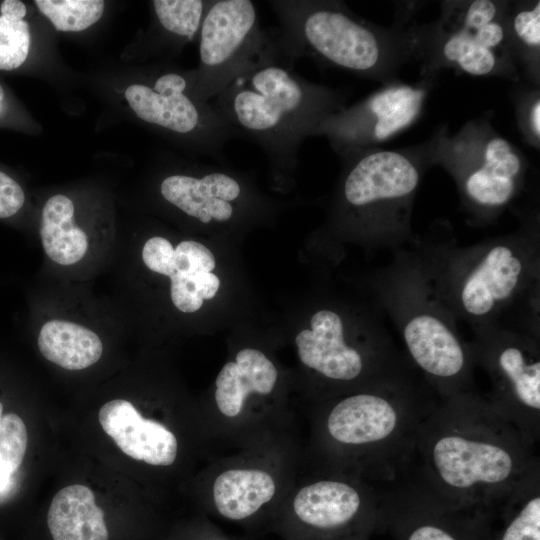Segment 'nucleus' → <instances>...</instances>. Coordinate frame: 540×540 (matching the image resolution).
Instances as JSON below:
<instances>
[{"mask_svg":"<svg viewBox=\"0 0 540 540\" xmlns=\"http://www.w3.org/2000/svg\"><path fill=\"white\" fill-rule=\"evenodd\" d=\"M410 473L455 509L498 511L533 476L539 456L520 431L474 391L438 399L421 423Z\"/></svg>","mask_w":540,"mask_h":540,"instance_id":"1","label":"nucleus"},{"mask_svg":"<svg viewBox=\"0 0 540 540\" xmlns=\"http://www.w3.org/2000/svg\"><path fill=\"white\" fill-rule=\"evenodd\" d=\"M409 372L311 404L306 461L377 486L407 470L419 427L438 401Z\"/></svg>","mask_w":540,"mask_h":540,"instance_id":"2","label":"nucleus"},{"mask_svg":"<svg viewBox=\"0 0 540 540\" xmlns=\"http://www.w3.org/2000/svg\"><path fill=\"white\" fill-rule=\"evenodd\" d=\"M213 99L217 112L256 142L277 174L297 163L300 147L330 115L346 107V94L294 71L276 44L239 73Z\"/></svg>","mask_w":540,"mask_h":540,"instance_id":"3","label":"nucleus"},{"mask_svg":"<svg viewBox=\"0 0 540 540\" xmlns=\"http://www.w3.org/2000/svg\"><path fill=\"white\" fill-rule=\"evenodd\" d=\"M280 29L281 54L295 61L307 56L383 84L418 60L419 25L399 18L393 27L365 20L342 1L271 0Z\"/></svg>","mask_w":540,"mask_h":540,"instance_id":"4","label":"nucleus"},{"mask_svg":"<svg viewBox=\"0 0 540 540\" xmlns=\"http://www.w3.org/2000/svg\"><path fill=\"white\" fill-rule=\"evenodd\" d=\"M303 463L304 446L295 434L212 455L201 475L203 506L212 520L249 534L271 532Z\"/></svg>","mask_w":540,"mask_h":540,"instance_id":"5","label":"nucleus"},{"mask_svg":"<svg viewBox=\"0 0 540 540\" xmlns=\"http://www.w3.org/2000/svg\"><path fill=\"white\" fill-rule=\"evenodd\" d=\"M491 113L473 118L455 133L446 124L426 140L430 166L454 179L473 220L495 219L522 191L528 172L523 152L492 125Z\"/></svg>","mask_w":540,"mask_h":540,"instance_id":"6","label":"nucleus"},{"mask_svg":"<svg viewBox=\"0 0 540 540\" xmlns=\"http://www.w3.org/2000/svg\"><path fill=\"white\" fill-rule=\"evenodd\" d=\"M279 371L256 348L240 349L219 371L211 402L200 413L212 447L239 450L295 434L297 413L279 393Z\"/></svg>","mask_w":540,"mask_h":540,"instance_id":"7","label":"nucleus"},{"mask_svg":"<svg viewBox=\"0 0 540 540\" xmlns=\"http://www.w3.org/2000/svg\"><path fill=\"white\" fill-rule=\"evenodd\" d=\"M381 487L305 460L271 532L284 540H369L377 531Z\"/></svg>","mask_w":540,"mask_h":540,"instance_id":"8","label":"nucleus"},{"mask_svg":"<svg viewBox=\"0 0 540 540\" xmlns=\"http://www.w3.org/2000/svg\"><path fill=\"white\" fill-rule=\"evenodd\" d=\"M509 1H442L441 14L419 25L418 60L423 77L443 68L476 77H500L519 84L507 34Z\"/></svg>","mask_w":540,"mask_h":540,"instance_id":"9","label":"nucleus"},{"mask_svg":"<svg viewBox=\"0 0 540 540\" xmlns=\"http://www.w3.org/2000/svg\"><path fill=\"white\" fill-rule=\"evenodd\" d=\"M341 159L339 200L345 214L382 236L405 232L421 177L430 166L426 142L361 150Z\"/></svg>","mask_w":540,"mask_h":540,"instance_id":"10","label":"nucleus"},{"mask_svg":"<svg viewBox=\"0 0 540 540\" xmlns=\"http://www.w3.org/2000/svg\"><path fill=\"white\" fill-rule=\"evenodd\" d=\"M150 82L133 83L125 98L143 122L174 136L199 154L224 160L227 142L242 138L214 108L195 94L196 70L182 73L164 70Z\"/></svg>","mask_w":540,"mask_h":540,"instance_id":"11","label":"nucleus"},{"mask_svg":"<svg viewBox=\"0 0 540 540\" xmlns=\"http://www.w3.org/2000/svg\"><path fill=\"white\" fill-rule=\"evenodd\" d=\"M295 344L301 364L323 382L321 397L316 402L408 372L392 348L352 345L345 338L341 317L328 309L312 316L310 328L297 334Z\"/></svg>","mask_w":540,"mask_h":540,"instance_id":"12","label":"nucleus"},{"mask_svg":"<svg viewBox=\"0 0 540 540\" xmlns=\"http://www.w3.org/2000/svg\"><path fill=\"white\" fill-rule=\"evenodd\" d=\"M198 36L194 94L203 103L276 44V35L260 27L250 0H212Z\"/></svg>","mask_w":540,"mask_h":540,"instance_id":"13","label":"nucleus"},{"mask_svg":"<svg viewBox=\"0 0 540 540\" xmlns=\"http://www.w3.org/2000/svg\"><path fill=\"white\" fill-rule=\"evenodd\" d=\"M496 513L452 508L405 472L381 487L377 531L395 540H491Z\"/></svg>","mask_w":540,"mask_h":540,"instance_id":"14","label":"nucleus"},{"mask_svg":"<svg viewBox=\"0 0 540 540\" xmlns=\"http://www.w3.org/2000/svg\"><path fill=\"white\" fill-rule=\"evenodd\" d=\"M474 362L488 373L486 397L534 447L540 439V357L535 339L486 332L471 348Z\"/></svg>","mask_w":540,"mask_h":540,"instance_id":"15","label":"nucleus"},{"mask_svg":"<svg viewBox=\"0 0 540 540\" xmlns=\"http://www.w3.org/2000/svg\"><path fill=\"white\" fill-rule=\"evenodd\" d=\"M434 84L435 77H422L415 83L397 79L383 84L365 99L327 117L314 136H325L340 158L381 148L417 122Z\"/></svg>","mask_w":540,"mask_h":540,"instance_id":"16","label":"nucleus"},{"mask_svg":"<svg viewBox=\"0 0 540 540\" xmlns=\"http://www.w3.org/2000/svg\"><path fill=\"white\" fill-rule=\"evenodd\" d=\"M400 334L410 362L439 399L472 390L471 347L440 311L418 305L405 312Z\"/></svg>","mask_w":540,"mask_h":540,"instance_id":"17","label":"nucleus"},{"mask_svg":"<svg viewBox=\"0 0 540 540\" xmlns=\"http://www.w3.org/2000/svg\"><path fill=\"white\" fill-rule=\"evenodd\" d=\"M512 240L484 247L460 272L455 285L458 309L480 321L492 317L520 293L529 275V258Z\"/></svg>","mask_w":540,"mask_h":540,"instance_id":"18","label":"nucleus"},{"mask_svg":"<svg viewBox=\"0 0 540 540\" xmlns=\"http://www.w3.org/2000/svg\"><path fill=\"white\" fill-rule=\"evenodd\" d=\"M103 430L130 458L146 465L168 469L180 458L181 439L165 421L145 417L129 401L114 399L99 410Z\"/></svg>","mask_w":540,"mask_h":540,"instance_id":"19","label":"nucleus"},{"mask_svg":"<svg viewBox=\"0 0 540 540\" xmlns=\"http://www.w3.org/2000/svg\"><path fill=\"white\" fill-rule=\"evenodd\" d=\"M160 194L169 204L202 224L225 223L235 214L242 198L243 180L234 172L217 167L197 168L164 177Z\"/></svg>","mask_w":540,"mask_h":540,"instance_id":"20","label":"nucleus"},{"mask_svg":"<svg viewBox=\"0 0 540 540\" xmlns=\"http://www.w3.org/2000/svg\"><path fill=\"white\" fill-rule=\"evenodd\" d=\"M53 540H108L104 513L94 493L84 485H70L56 493L47 514Z\"/></svg>","mask_w":540,"mask_h":540,"instance_id":"21","label":"nucleus"},{"mask_svg":"<svg viewBox=\"0 0 540 540\" xmlns=\"http://www.w3.org/2000/svg\"><path fill=\"white\" fill-rule=\"evenodd\" d=\"M38 347L50 362L67 370H82L95 364L103 352L102 341L92 330L61 319L45 322Z\"/></svg>","mask_w":540,"mask_h":540,"instance_id":"22","label":"nucleus"},{"mask_svg":"<svg viewBox=\"0 0 540 540\" xmlns=\"http://www.w3.org/2000/svg\"><path fill=\"white\" fill-rule=\"evenodd\" d=\"M74 204L62 194L50 197L43 206L40 237L47 256L60 265L80 261L87 249L86 233L73 221Z\"/></svg>","mask_w":540,"mask_h":540,"instance_id":"23","label":"nucleus"},{"mask_svg":"<svg viewBox=\"0 0 540 540\" xmlns=\"http://www.w3.org/2000/svg\"><path fill=\"white\" fill-rule=\"evenodd\" d=\"M507 34L521 80L540 84V1H509Z\"/></svg>","mask_w":540,"mask_h":540,"instance_id":"24","label":"nucleus"},{"mask_svg":"<svg viewBox=\"0 0 540 540\" xmlns=\"http://www.w3.org/2000/svg\"><path fill=\"white\" fill-rule=\"evenodd\" d=\"M502 520L491 540H540V473L533 476L498 511Z\"/></svg>","mask_w":540,"mask_h":540,"instance_id":"25","label":"nucleus"},{"mask_svg":"<svg viewBox=\"0 0 540 540\" xmlns=\"http://www.w3.org/2000/svg\"><path fill=\"white\" fill-rule=\"evenodd\" d=\"M27 6L20 0L0 2V71L20 68L31 47Z\"/></svg>","mask_w":540,"mask_h":540,"instance_id":"26","label":"nucleus"},{"mask_svg":"<svg viewBox=\"0 0 540 540\" xmlns=\"http://www.w3.org/2000/svg\"><path fill=\"white\" fill-rule=\"evenodd\" d=\"M35 5L57 31L79 32L95 24L105 4L101 0H36Z\"/></svg>","mask_w":540,"mask_h":540,"instance_id":"27","label":"nucleus"},{"mask_svg":"<svg viewBox=\"0 0 540 540\" xmlns=\"http://www.w3.org/2000/svg\"><path fill=\"white\" fill-rule=\"evenodd\" d=\"M212 0H155L153 12L158 22L186 42L194 39Z\"/></svg>","mask_w":540,"mask_h":540,"instance_id":"28","label":"nucleus"},{"mask_svg":"<svg viewBox=\"0 0 540 540\" xmlns=\"http://www.w3.org/2000/svg\"><path fill=\"white\" fill-rule=\"evenodd\" d=\"M170 280L172 302L185 313L199 310L203 301L212 299L220 287L219 278L206 271H175Z\"/></svg>","mask_w":540,"mask_h":540,"instance_id":"29","label":"nucleus"},{"mask_svg":"<svg viewBox=\"0 0 540 540\" xmlns=\"http://www.w3.org/2000/svg\"><path fill=\"white\" fill-rule=\"evenodd\" d=\"M511 91L516 121L523 141L540 149V89L527 83L516 84Z\"/></svg>","mask_w":540,"mask_h":540,"instance_id":"30","label":"nucleus"},{"mask_svg":"<svg viewBox=\"0 0 540 540\" xmlns=\"http://www.w3.org/2000/svg\"><path fill=\"white\" fill-rule=\"evenodd\" d=\"M27 429L23 420L9 413L0 419V466L14 473L27 448Z\"/></svg>","mask_w":540,"mask_h":540,"instance_id":"31","label":"nucleus"},{"mask_svg":"<svg viewBox=\"0 0 540 540\" xmlns=\"http://www.w3.org/2000/svg\"><path fill=\"white\" fill-rule=\"evenodd\" d=\"M25 193L20 184L0 170V219L10 218L23 207Z\"/></svg>","mask_w":540,"mask_h":540,"instance_id":"32","label":"nucleus"},{"mask_svg":"<svg viewBox=\"0 0 540 540\" xmlns=\"http://www.w3.org/2000/svg\"><path fill=\"white\" fill-rule=\"evenodd\" d=\"M195 540H233L213 520L203 517L195 527Z\"/></svg>","mask_w":540,"mask_h":540,"instance_id":"33","label":"nucleus"},{"mask_svg":"<svg viewBox=\"0 0 540 540\" xmlns=\"http://www.w3.org/2000/svg\"><path fill=\"white\" fill-rule=\"evenodd\" d=\"M12 476V472L0 466V496H2L11 488Z\"/></svg>","mask_w":540,"mask_h":540,"instance_id":"34","label":"nucleus"},{"mask_svg":"<svg viewBox=\"0 0 540 540\" xmlns=\"http://www.w3.org/2000/svg\"><path fill=\"white\" fill-rule=\"evenodd\" d=\"M9 110L7 95L4 87L0 84V121L7 116Z\"/></svg>","mask_w":540,"mask_h":540,"instance_id":"35","label":"nucleus"},{"mask_svg":"<svg viewBox=\"0 0 540 540\" xmlns=\"http://www.w3.org/2000/svg\"><path fill=\"white\" fill-rule=\"evenodd\" d=\"M2 411H3V406H2V404L0 402V419L2 418Z\"/></svg>","mask_w":540,"mask_h":540,"instance_id":"36","label":"nucleus"}]
</instances>
